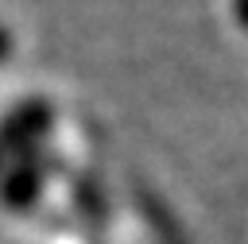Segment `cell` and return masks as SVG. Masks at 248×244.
<instances>
[{"mask_svg":"<svg viewBox=\"0 0 248 244\" xmlns=\"http://www.w3.org/2000/svg\"><path fill=\"white\" fill-rule=\"evenodd\" d=\"M50 105L46 101H23L19 108H12L0 124V151L4 147H31L46 128H50Z\"/></svg>","mask_w":248,"mask_h":244,"instance_id":"obj_1","label":"cell"},{"mask_svg":"<svg viewBox=\"0 0 248 244\" xmlns=\"http://www.w3.org/2000/svg\"><path fill=\"white\" fill-rule=\"evenodd\" d=\"M8 54H12V35H8V27L0 23V62H4Z\"/></svg>","mask_w":248,"mask_h":244,"instance_id":"obj_3","label":"cell"},{"mask_svg":"<svg viewBox=\"0 0 248 244\" xmlns=\"http://www.w3.org/2000/svg\"><path fill=\"white\" fill-rule=\"evenodd\" d=\"M39 190H43V170H39L35 163H19V167L4 178V186H0V194H4V201H8L12 209L35 205Z\"/></svg>","mask_w":248,"mask_h":244,"instance_id":"obj_2","label":"cell"},{"mask_svg":"<svg viewBox=\"0 0 248 244\" xmlns=\"http://www.w3.org/2000/svg\"><path fill=\"white\" fill-rule=\"evenodd\" d=\"M236 15H240V19L248 23V0H236Z\"/></svg>","mask_w":248,"mask_h":244,"instance_id":"obj_4","label":"cell"}]
</instances>
